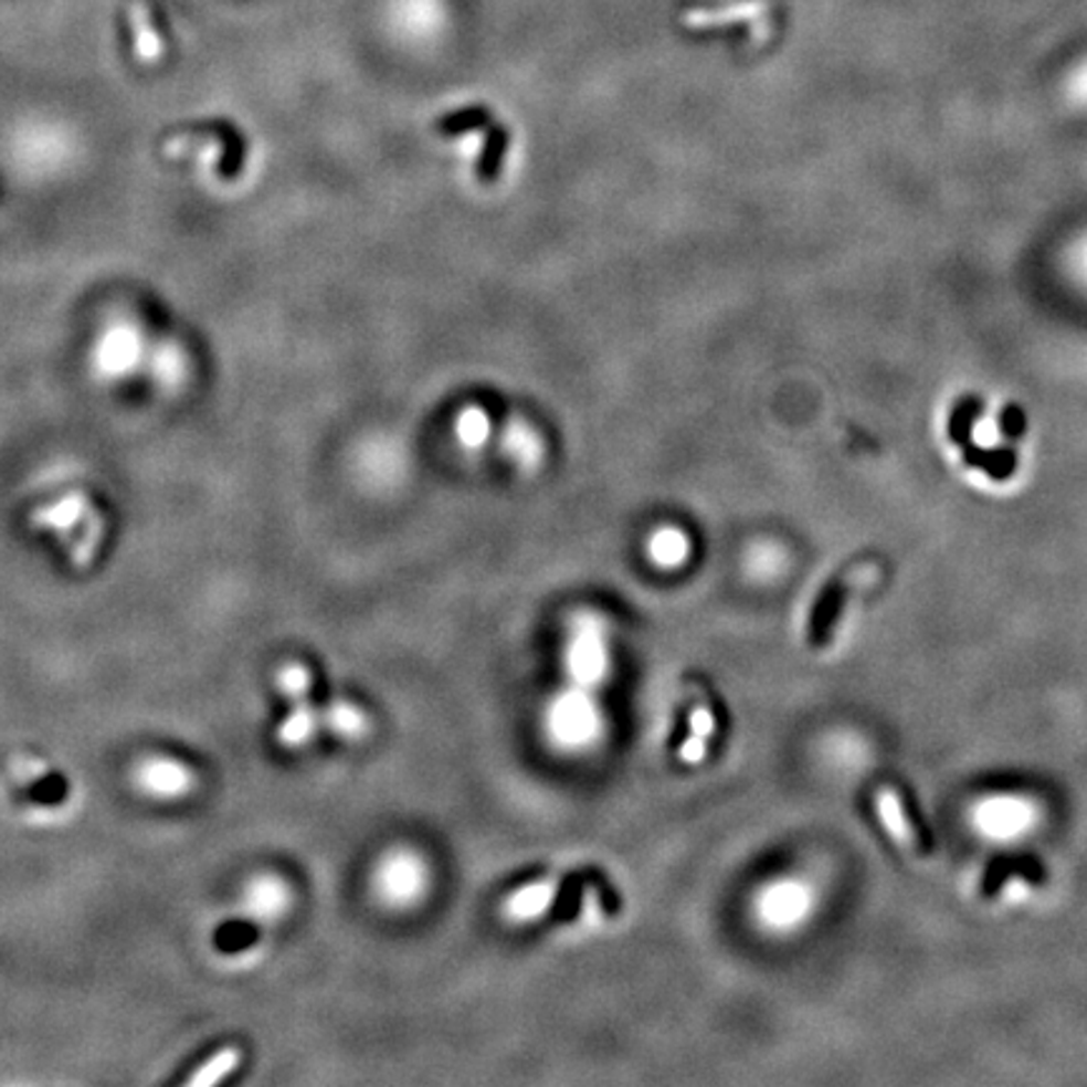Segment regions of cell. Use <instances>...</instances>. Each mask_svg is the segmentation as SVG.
Wrapping results in <instances>:
<instances>
[{"mask_svg":"<svg viewBox=\"0 0 1087 1087\" xmlns=\"http://www.w3.org/2000/svg\"><path fill=\"white\" fill-rule=\"evenodd\" d=\"M131 21V33H134V51L136 56L144 59L147 63L157 61L161 53H165V41H161L159 31L154 29V21L147 11V6L136 3L129 11Z\"/></svg>","mask_w":1087,"mask_h":1087,"instance_id":"cell-14","label":"cell"},{"mask_svg":"<svg viewBox=\"0 0 1087 1087\" xmlns=\"http://www.w3.org/2000/svg\"><path fill=\"white\" fill-rule=\"evenodd\" d=\"M874 805L886 836L891 838V844L899 848L901 854L911 858H929L935 854V844H931L929 831L921 826L909 793L901 791V788L894 783H882L876 788Z\"/></svg>","mask_w":1087,"mask_h":1087,"instance_id":"cell-3","label":"cell"},{"mask_svg":"<svg viewBox=\"0 0 1087 1087\" xmlns=\"http://www.w3.org/2000/svg\"><path fill=\"white\" fill-rule=\"evenodd\" d=\"M147 356V338L134 320H114L94 348V368L108 380L129 376Z\"/></svg>","mask_w":1087,"mask_h":1087,"instance_id":"cell-5","label":"cell"},{"mask_svg":"<svg viewBox=\"0 0 1087 1087\" xmlns=\"http://www.w3.org/2000/svg\"><path fill=\"white\" fill-rule=\"evenodd\" d=\"M652 555H655L657 561H663V564L675 567L679 559L687 557V541L679 531L667 529L657 534V539L652 541Z\"/></svg>","mask_w":1087,"mask_h":1087,"instance_id":"cell-19","label":"cell"},{"mask_svg":"<svg viewBox=\"0 0 1087 1087\" xmlns=\"http://www.w3.org/2000/svg\"><path fill=\"white\" fill-rule=\"evenodd\" d=\"M1045 882V868L1039 861L1027 856L1000 858L990 866V872L982 878V896L984 899H996V896L1010 891L1014 884H1027L1035 889Z\"/></svg>","mask_w":1087,"mask_h":1087,"instance_id":"cell-9","label":"cell"},{"mask_svg":"<svg viewBox=\"0 0 1087 1087\" xmlns=\"http://www.w3.org/2000/svg\"><path fill=\"white\" fill-rule=\"evenodd\" d=\"M134 785L157 801H179L194 791L197 775L184 760L171 756H147L134 766Z\"/></svg>","mask_w":1087,"mask_h":1087,"instance_id":"cell-6","label":"cell"},{"mask_svg":"<svg viewBox=\"0 0 1087 1087\" xmlns=\"http://www.w3.org/2000/svg\"><path fill=\"white\" fill-rule=\"evenodd\" d=\"M874 577H876L874 564H856L854 569H848V572L836 577L826 589H823V594L819 597V602H815L811 614V627H809L811 647L823 650L831 645L833 634L838 630V622L844 618L848 602L854 600L858 589L866 587Z\"/></svg>","mask_w":1087,"mask_h":1087,"instance_id":"cell-4","label":"cell"},{"mask_svg":"<svg viewBox=\"0 0 1087 1087\" xmlns=\"http://www.w3.org/2000/svg\"><path fill=\"white\" fill-rule=\"evenodd\" d=\"M557 894H559V878L541 876L537 882L521 886L519 891L511 894V899L506 901V914L516 921L537 919L549 909L551 904H555Z\"/></svg>","mask_w":1087,"mask_h":1087,"instance_id":"cell-10","label":"cell"},{"mask_svg":"<svg viewBox=\"0 0 1087 1087\" xmlns=\"http://www.w3.org/2000/svg\"><path fill=\"white\" fill-rule=\"evenodd\" d=\"M320 725L338 738H360L368 730L366 713L348 700H333L320 710Z\"/></svg>","mask_w":1087,"mask_h":1087,"instance_id":"cell-12","label":"cell"},{"mask_svg":"<svg viewBox=\"0 0 1087 1087\" xmlns=\"http://www.w3.org/2000/svg\"><path fill=\"white\" fill-rule=\"evenodd\" d=\"M33 527L53 531L63 544H68L71 559L78 569L91 564V559L98 551V544L104 539V516L81 492H71L61 496L59 502L35 509Z\"/></svg>","mask_w":1087,"mask_h":1087,"instance_id":"cell-1","label":"cell"},{"mask_svg":"<svg viewBox=\"0 0 1087 1087\" xmlns=\"http://www.w3.org/2000/svg\"><path fill=\"white\" fill-rule=\"evenodd\" d=\"M149 373L165 391H175L187 378V358L177 342L165 340L149 352Z\"/></svg>","mask_w":1087,"mask_h":1087,"instance_id":"cell-11","label":"cell"},{"mask_svg":"<svg viewBox=\"0 0 1087 1087\" xmlns=\"http://www.w3.org/2000/svg\"><path fill=\"white\" fill-rule=\"evenodd\" d=\"M488 124H492V114L486 108H464V112L443 116L439 122V131L443 136H461L474 129H486Z\"/></svg>","mask_w":1087,"mask_h":1087,"instance_id":"cell-17","label":"cell"},{"mask_svg":"<svg viewBox=\"0 0 1087 1087\" xmlns=\"http://www.w3.org/2000/svg\"><path fill=\"white\" fill-rule=\"evenodd\" d=\"M242 917L257 924H272L289 909V889L283 878L272 874L252 876L240 896Z\"/></svg>","mask_w":1087,"mask_h":1087,"instance_id":"cell-7","label":"cell"},{"mask_svg":"<svg viewBox=\"0 0 1087 1087\" xmlns=\"http://www.w3.org/2000/svg\"><path fill=\"white\" fill-rule=\"evenodd\" d=\"M242 1063V1049L240 1047H222V1049H217V1053L207 1059L204 1065H199L197 1070L187 1077V1085L189 1087H212L217 1083H222L230 1077L234 1070H238V1065Z\"/></svg>","mask_w":1087,"mask_h":1087,"instance_id":"cell-15","label":"cell"},{"mask_svg":"<svg viewBox=\"0 0 1087 1087\" xmlns=\"http://www.w3.org/2000/svg\"><path fill=\"white\" fill-rule=\"evenodd\" d=\"M687 725H690V736L683 740L677 756L685 763L697 766L708 756L710 738L715 736V713L700 683H687Z\"/></svg>","mask_w":1087,"mask_h":1087,"instance_id":"cell-8","label":"cell"},{"mask_svg":"<svg viewBox=\"0 0 1087 1087\" xmlns=\"http://www.w3.org/2000/svg\"><path fill=\"white\" fill-rule=\"evenodd\" d=\"M572 657H574V675L577 679H594V677H600L602 675V665H604V655H602V637H600V632H597L594 627H579V634H577V640H574V652H572Z\"/></svg>","mask_w":1087,"mask_h":1087,"instance_id":"cell-13","label":"cell"},{"mask_svg":"<svg viewBox=\"0 0 1087 1087\" xmlns=\"http://www.w3.org/2000/svg\"><path fill=\"white\" fill-rule=\"evenodd\" d=\"M277 690L287 697L289 713L277 728V742L289 750L305 748L313 740L320 725V710L310 700L313 677L303 663H285L275 675Z\"/></svg>","mask_w":1087,"mask_h":1087,"instance_id":"cell-2","label":"cell"},{"mask_svg":"<svg viewBox=\"0 0 1087 1087\" xmlns=\"http://www.w3.org/2000/svg\"><path fill=\"white\" fill-rule=\"evenodd\" d=\"M506 149H509V131L502 129V126H492L484 141L482 157H478V177H482V181H486V184L496 181L498 171L504 167Z\"/></svg>","mask_w":1087,"mask_h":1087,"instance_id":"cell-16","label":"cell"},{"mask_svg":"<svg viewBox=\"0 0 1087 1087\" xmlns=\"http://www.w3.org/2000/svg\"><path fill=\"white\" fill-rule=\"evenodd\" d=\"M756 11V6H732V8H722V11H690L685 15V23L690 25V29H705V25H720V23H732V21H738V18L742 15H750Z\"/></svg>","mask_w":1087,"mask_h":1087,"instance_id":"cell-18","label":"cell"},{"mask_svg":"<svg viewBox=\"0 0 1087 1087\" xmlns=\"http://www.w3.org/2000/svg\"><path fill=\"white\" fill-rule=\"evenodd\" d=\"M11 770H13V773L18 778H33V775H43L45 773V763H43V760H39V758L21 756V758H13Z\"/></svg>","mask_w":1087,"mask_h":1087,"instance_id":"cell-20","label":"cell"}]
</instances>
